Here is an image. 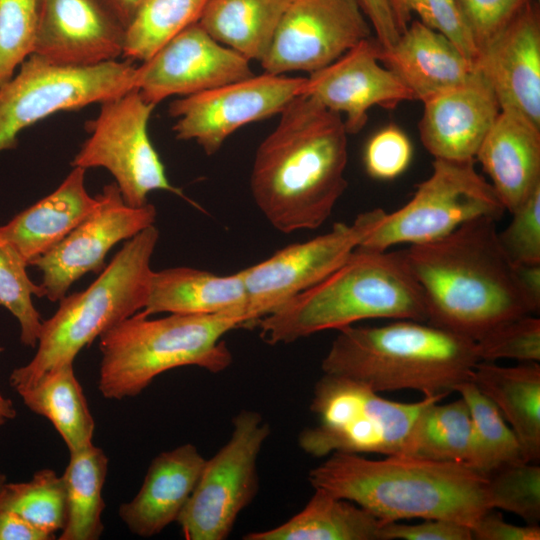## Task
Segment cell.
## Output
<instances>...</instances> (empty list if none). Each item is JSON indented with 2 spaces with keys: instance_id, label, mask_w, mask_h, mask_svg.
<instances>
[{
  "instance_id": "obj_1",
  "label": "cell",
  "mask_w": 540,
  "mask_h": 540,
  "mask_svg": "<svg viewBox=\"0 0 540 540\" xmlns=\"http://www.w3.org/2000/svg\"><path fill=\"white\" fill-rule=\"evenodd\" d=\"M347 158L341 115L303 94L280 113L278 125L256 150L253 199L282 233L316 229L346 190Z\"/></svg>"
},
{
  "instance_id": "obj_2",
  "label": "cell",
  "mask_w": 540,
  "mask_h": 540,
  "mask_svg": "<svg viewBox=\"0 0 540 540\" xmlns=\"http://www.w3.org/2000/svg\"><path fill=\"white\" fill-rule=\"evenodd\" d=\"M497 221L481 217L403 249L427 323L477 341L508 320L538 313L500 244Z\"/></svg>"
},
{
  "instance_id": "obj_3",
  "label": "cell",
  "mask_w": 540,
  "mask_h": 540,
  "mask_svg": "<svg viewBox=\"0 0 540 540\" xmlns=\"http://www.w3.org/2000/svg\"><path fill=\"white\" fill-rule=\"evenodd\" d=\"M308 480L314 489L349 500L382 523L441 519L471 529L491 509L487 476L452 462L335 452L310 470Z\"/></svg>"
},
{
  "instance_id": "obj_4",
  "label": "cell",
  "mask_w": 540,
  "mask_h": 540,
  "mask_svg": "<svg viewBox=\"0 0 540 540\" xmlns=\"http://www.w3.org/2000/svg\"><path fill=\"white\" fill-rule=\"evenodd\" d=\"M420 286L403 250L357 247L325 279L260 318L255 326L268 344H288L367 319L427 322Z\"/></svg>"
},
{
  "instance_id": "obj_5",
  "label": "cell",
  "mask_w": 540,
  "mask_h": 540,
  "mask_svg": "<svg viewBox=\"0 0 540 540\" xmlns=\"http://www.w3.org/2000/svg\"><path fill=\"white\" fill-rule=\"evenodd\" d=\"M337 332L322 360L323 374L362 382L376 392L409 389L447 397L471 379L479 362L475 341L427 322L350 325Z\"/></svg>"
},
{
  "instance_id": "obj_6",
  "label": "cell",
  "mask_w": 540,
  "mask_h": 540,
  "mask_svg": "<svg viewBox=\"0 0 540 540\" xmlns=\"http://www.w3.org/2000/svg\"><path fill=\"white\" fill-rule=\"evenodd\" d=\"M247 327L237 314H169L151 319L138 312L103 333L98 389L110 400L134 397L160 374L196 366L211 373L227 369L232 353L223 336Z\"/></svg>"
},
{
  "instance_id": "obj_7",
  "label": "cell",
  "mask_w": 540,
  "mask_h": 540,
  "mask_svg": "<svg viewBox=\"0 0 540 540\" xmlns=\"http://www.w3.org/2000/svg\"><path fill=\"white\" fill-rule=\"evenodd\" d=\"M158 239L154 225L142 230L128 239L85 290L65 295L59 301L57 311L42 322L33 358L11 372L12 388L30 385L46 372L73 363L97 337L144 309Z\"/></svg>"
},
{
  "instance_id": "obj_8",
  "label": "cell",
  "mask_w": 540,
  "mask_h": 540,
  "mask_svg": "<svg viewBox=\"0 0 540 540\" xmlns=\"http://www.w3.org/2000/svg\"><path fill=\"white\" fill-rule=\"evenodd\" d=\"M444 398L397 402L362 382L323 374L314 386L310 404L316 424L300 432L298 445L315 458L335 452L401 455L421 411Z\"/></svg>"
},
{
  "instance_id": "obj_9",
  "label": "cell",
  "mask_w": 540,
  "mask_h": 540,
  "mask_svg": "<svg viewBox=\"0 0 540 540\" xmlns=\"http://www.w3.org/2000/svg\"><path fill=\"white\" fill-rule=\"evenodd\" d=\"M133 61L66 66L31 54L0 86V153L14 149L26 128L59 111L103 103L135 89Z\"/></svg>"
},
{
  "instance_id": "obj_10",
  "label": "cell",
  "mask_w": 540,
  "mask_h": 540,
  "mask_svg": "<svg viewBox=\"0 0 540 540\" xmlns=\"http://www.w3.org/2000/svg\"><path fill=\"white\" fill-rule=\"evenodd\" d=\"M474 161L434 159L431 175L401 208L385 212L359 247L384 251L398 244L438 240L481 218L499 220L505 207Z\"/></svg>"
},
{
  "instance_id": "obj_11",
  "label": "cell",
  "mask_w": 540,
  "mask_h": 540,
  "mask_svg": "<svg viewBox=\"0 0 540 540\" xmlns=\"http://www.w3.org/2000/svg\"><path fill=\"white\" fill-rule=\"evenodd\" d=\"M263 416L243 409L232 419L228 441L206 459L177 523L187 540H225L259 489L258 458L270 435Z\"/></svg>"
},
{
  "instance_id": "obj_12",
  "label": "cell",
  "mask_w": 540,
  "mask_h": 540,
  "mask_svg": "<svg viewBox=\"0 0 540 540\" xmlns=\"http://www.w3.org/2000/svg\"><path fill=\"white\" fill-rule=\"evenodd\" d=\"M154 107L136 88L101 103L99 114L88 124L90 136L71 164L86 170H108L124 201L133 207L147 204L149 193L156 190L171 192L195 205L170 183L151 143L148 122Z\"/></svg>"
},
{
  "instance_id": "obj_13",
  "label": "cell",
  "mask_w": 540,
  "mask_h": 540,
  "mask_svg": "<svg viewBox=\"0 0 540 540\" xmlns=\"http://www.w3.org/2000/svg\"><path fill=\"white\" fill-rule=\"evenodd\" d=\"M384 214V210L377 208L359 214L351 224L335 223L327 233L287 245L269 258L242 269L249 326H255L260 318L335 271Z\"/></svg>"
},
{
  "instance_id": "obj_14",
  "label": "cell",
  "mask_w": 540,
  "mask_h": 540,
  "mask_svg": "<svg viewBox=\"0 0 540 540\" xmlns=\"http://www.w3.org/2000/svg\"><path fill=\"white\" fill-rule=\"evenodd\" d=\"M306 77L265 73L172 101L168 112L179 140L215 154L237 129L280 114L304 94Z\"/></svg>"
},
{
  "instance_id": "obj_15",
  "label": "cell",
  "mask_w": 540,
  "mask_h": 540,
  "mask_svg": "<svg viewBox=\"0 0 540 540\" xmlns=\"http://www.w3.org/2000/svg\"><path fill=\"white\" fill-rule=\"evenodd\" d=\"M370 37L358 0H291L260 64L275 75L312 73Z\"/></svg>"
},
{
  "instance_id": "obj_16",
  "label": "cell",
  "mask_w": 540,
  "mask_h": 540,
  "mask_svg": "<svg viewBox=\"0 0 540 540\" xmlns=\"http://www.w3.org/2000/svg\"><path fill=\"white\" fill-rule=\"evenodd\" d=\"M95 210L62 241L30 265L42 273L40 287L50 301H60L70 286L88 272L105 267V257L118 242L130 239L154 225V205H128L115 183L97 195Z\"/></svg>"
},
{
  "instance_id": "obj_17",
  "label": "cell",
  "mask_w": 540,
  "mask_h": 540,
  "mask_svg": "<svg viewBox=\"0 0 540 540\" xmlns=\"http://www.w3.org/2000/svg\"><path fill=\"white\" fill-rule=\"evenodd\" d=\"M249 60L214 40L198 22L136 67L135 88L148 103L189 96L253 76Z\"/></svg>"
},
{
  "instance_id": "obj_18",
  "label": "cell",
  "mask_w": 540,
  "mask_h": 540,
  "mask_svg": "<svg viewBox=\"0 0 540 540\" xmlns=\"http://www.w3.org/2000/svg\"><path fill=\"white\" fill-rule=\"evenodd\" d=\"M380 48L375 38H367L306 77L304 94L332 112L345 113L347 134L364 127L373 106L393 109L400 102L415 100L400 78L380 64Z\"/></svg>"
},
{
  "instance_id": "obj_19",
  "label": "cell",
  "mask_w": 540,
  "mask_h": 540,
  "mask_svg": "<svg viewBox=\"0 0 540 540\" xmlns=\"http://www.w3.org/2000/svg\"><path fill=\"white\" fill-rule=\"evenodd\" d=\"M126 26L104 0H39L33 53L66 66L122 56Z\"/></svg>"
},
{
  "instance_id": "obj_20",
  "label": "cell",
  "mask_w": 540,
  "mask_h": 540,
  "mask_svg": "<svg viewBox=\"0 0 540 540\" xmlns=\"http://www.w3.org/2000/svg\"><path fill=\"white\" fill-rule=\"evenodd\" d=\"M474 68L492 87L501 109L540 127V13L535 0L481 49Z\"/></svg>"
},
{
  "instance_id": "obj_21",
  "label": "cell",
  "mask_w": 540,
  "mask_h": 540,
  "mask_svg": "<svg viewBox=\"0 0 540 540\" xmlns=\"http://www.w3.org/2000/svg\"><path fill=\"white\" fill-rule=\"evenodd\" d=\"M422 144L434 159L472 161L501 108L487 80L474 69L462 84L425 101Z\"/></svg>"
},
{
  "instance_id": "obj_22",
  "label": "cell",
  "mask_w": 540,
  "mask_h": 540,
  "mask_svg": "<svg viewBox=\"0 0 540 540\" xmlns=\"http://www.w3.org/2000/svg\"><path fill=\"white\" fill-rule=\"evenodd\" d=\"M206 458L186 443L153 458L137 494L118 510L128 530L149 538L176 522L200 477Z\"/></svg>"
},
{
  "instance_id": "obj_23",
  "label": "cell",
  "mask_w": 540,
  "mask_h": 540,
  "mask_svg": "<svg viewBox=\"0 0 540 540\" xmlns=\"http://www.w3.org/2000/svg\"><path fill=\"white\" fill-rule=\"evenodd\" d=\"M475 159L512 213L540 187V127L515 110L501 109Z\"/></svg>"
},
{
  "instance_id": "obj_24",
  "label": "cell",
  "mask_w": 540,
  "mask_h": 540,
  "mask_svg": "<svg viewBox=\"0 0 540 540\" xmlns=\"http://www.w3.org/2000/svg\"><path fill=\"white\" fill-rule=\"evenodd\" d=\"M379 61L422 102L464 83L475 69L451 40L419 20H412L392 47L380 48Z\"/></svg>"
},
{
  "instance_id": "obj_25",
  "label": "cell",
  "mask_w": 540,
  "mask_h": 540,
  "mask_svg": "<svg viewBox=\"0 0 540 540\" xmlns=\"http://www.w3.org/2000/svg\"><path fill=\"white\" fill-rule=\"evenodd\" d=\"M85 172L74 167L52 193L0 226V235L28 265L62 241L97 207V196L86 190Z\"/></svg>"
},
{
  "instance_id": "obj_26",
  "label": "cell",
  "mask_w": 540,
  "mask_h": 540,
  "mask_svg": "<svg viewBox=\"0 0 540 540\" xmlns=\"http://www.w3.org/2000/svg\"><path fill=\"white\" fill-rule=\"evenodd\" d=\"M248 299L241 270L231 275L173 267L153 271L145 316L169 314H237L248 318Z\"/></svg>"
},
{
  "instance_id": "obj_27",
  "label": "cell",
  "mask_w": 540,
  "mask_h": 540,
  "mask_svg": "<svg viewBox=\"0 0 540 540\" xmlns=\"http://www.w3.org/2000/svg\"><path fill=\"white\" fill-rule=\"evenodd\" d=\"M499 409L516 435L523 459L540 458V365L524 362L504 367L479 361L471 379Z\"/></svg>"
},
{
  "instance_id": "obj_28",
  "label": "cell",
  "mask_w": 540,
  "mask_h": 540,
  "mask_svg": "<svg viewBox=\"0 0 540 540\" xmlns=\"http://www.w3.org/2000/svg\"><path fill=\"white\" fill-rule=\"evenodd\" d=\"M304 508L283 524L244 540H378L382 525L357 504L315 488Z\"/></svg>"
},
{
  "instance_id": "obj_29",
  "label": "cell",
  "mask_w": 540,
  "mask_h": 540,
  "mask_svg": "<svg viewBox=\"0 0 540 540\" xmlns=\"http://www.w3.org/2000/svg\"><path fill=\"white\" fill-rule=\"evenodd\" d=\"M15 391L29 410L51 422L69 453L93 444L95 421L73 363L54 368Z\"/></svg>"
},
{
  "instance_id": "obj_30",
  "label": "cell",
  "mask_w": 540,
  "mask_h": 540,
  "mask_svg": "<svg viewBox=\"0 0 540 540\" xmlns=\"http://www.w3.org/2000/svg\"><path fill=\"white\" fill-rule=\"evenodd\" d=\"M291 0H209L198 23L217 42L261 62Z\"/></svg>"
},
{
  "instance_id": "obj_31",
  "label": "cell",
  "mask_w": 540,
  "mask_h": 540,
  "mask_svg": "<svg viewBox=\"0 0 540 540\" xmlns=\"http://www.w3.org/2000/svg\"><path fill=\"white\" fill-rule=\"evenodd\" d=\"M427 405L406 440L403 456L452 462L477 470V451L471 415L460 397L446 404Z\"/></svg>"
},
{
  "instance_id": "obj_32",
  "label": "cell",
  "mask_w": 540,
  "mask_h": 540,
  "mask_svg": "<svg viewBox=\"0 0 540 540\" xmlns=\"http://www.w3.org/2000/svg\"><path fill=\"white\" fill-rule=\"evenodd\" d=\"M109 459L105 452L91 444L69 453L62 474L66 492V520L60 540H97L104 525L103 487Z\"/></svg>"
},
{
  "instance_id": "obj_33",
  "label": "cell",
  "mask_w": 540,
  "mask_h": 540,
  "mask_svg": "<svg viewBox=\"0 0 540 540\" xmlns=\"http://www.w3.org/2000/svg\"><path fill=\"white\" fill-rule=\"evenodd\" d=\"M209 0H145L126 28L122 57L144 62L198 22Z\"/></svg>"
},
{
  "instance_id": "obj_34",
  "label": "cell",
  "mask_w": 540,
  "mask_h": 540,
  "mask_svg": "<svg viewBox=\"0 0 540 540\" xmlns=\"http://www.w3.org/2000/svg\"><path fill=\"white\" fill-rule=\"evenodd\" d=\"M468 406L476 442L477 470L494 469L525 461L519 441L495 404L469 380L455 388Z\"/></svg>"
},
{
  "instance_id": "obj_35",
  "label": "cell",
  "mask_w": 540,
  "mask_h": 540,
  "mask_svg": "<svg viewBox=\"0 0 540 540\" xmlns=\"http://www.w3.org/2000/svg\"><path fill=\"white\" fill-rule=\"evenodd\" d=\"M0 510H10L45 532L54 535L66 520V492L62 475L52 469L36 471L23 482H7Z\"/></svg>"
},
{
  "instance_id": "obj_36",
  "label": "cell",
  "mask_w": 540,
  "mask_h": 540,
  "mask_svg": "<svg viewBox=\"0 0 540 540\" xmlns=\"http://www.w3.org/2000/svg\"><path fill=\"white\" fill-rule=\"evenodd\" d=\"M27 266L14 246L0 235V305L17 319L22 344L34 348L43 320L32 296L42 297L43 291L29 278Z\"/></svg>"
},
{
  "instance_id": "obj_37",
  "label": "cell",
  "mask_w": 540,
  "mask_h": 540,
  "mask_svg": "<svg viewBox=\"0 0 540 540\" xmlns=\"http://www.w3.org/2000/svg\"><path fill=\"white\" fill-rule=\"evenodd\" d=\"M491 509H501L522 518L528 525L540 521V466L521 461L500 466L487 475Z\"/></svg>"
},
{
  "instance_id": "obj_38",
  "label": "cell",
  "mask_w": 540,
  "mask_h": 540,
  "mask_svg": "<svg viewBox=\"0 0 540 540\" xmlns=\"http://www.w3.org/2000/svg\"><path fill=\"white\" fill-rule=\"evenodd\" d=\"M39 0H0V86L33 53Z\"/></svg>"
},
{
  "instance_id": "obj_39",
  "label": "cell",
  "mask_w": 540,
  "mask_h": 540,
  "mask_svg": "<svg viewBox=\"0 0 540 540\" xmlns=\"http://www.w3.org/2000/svg\"><path fill=\"white\" fill-rule=\"evenodd\" d=\"M401 34L416 13L427 27L451 40L473 62L477 50L461 18L455 0H388Z\"/></svg>"
},
{
  "instance_id": "obj_40",
  "label": "cell",
  "mask_w": 540,
  "mask_h": 540,
  "mask_svg": "<svg viewBox=\"0 0 540 540\" xmlns=\"http://www.w3.org/2000/svg\"><path fill=\"white\" fill-rule=\"evenodd\" d=\"M479 361H540V319L524 315L508 320L475 341Z\"/></svg>"
},
{
  "instance_id": "obj_41",
  "label": "cell",
  "mask_w": 540,
  "mask_h": 540,
  "mask_svg": "<svg viewBox=\"0 0 540 540\" xmlns=\"http://www.w3.org/2000/svg\"><path fill=\"white\" fill-rule=\"evenodd\" d=\"M511 215L507 227L498 232L504 252L515 265L540 264V187Z\"/></svg>"
},
{
  "instance_id": "obj_42",
  "label": "cell",
  "mask_w": 540,
  "mask_h": 540,
  "mask_svg": "<svg viewBox=\"0 0 540 540\" xmlns=\"http://www.w3.org/2000/svg\"><path fill=\"white\" fill-rule=\"evenodd\" d=\"M529 1L455 0L477 54L509 25Z\"/></svg>"
},
{
  "instance_id": "obj_43",
  "label": "cell",
  "mask_w": 540,
  "mask_h": 540,
  "mask_svg": "<svg viewBox=\"0 0 540 540\" xmlns=\"http://www.w3.org/2000/svg\"><path fill=\"white\" fill-rule=\"evenodd\" d=\"M412 158L407 135L394 125L378 131L367 143L364 163L367 173L376 179L389 180L402 174Z\"/></svg>"
},
{
  "instance_id": "obj_44",
  "label": "cell",
  "mask_w": 540,
  "mask_h": 540,
  "mask_svg": "<svg viewBox=\"0 0 540 540\" xmlns=\"http://www.w3.org/2000/svg\"><path fill=\"white\" fill-rule=\"evenodd\" d=\"M468 526L441 519H424L417 524L382 523L378 540H471Z\"/></svg>"
},
{
  "instance_id": "obj_45",
  "label": "cell",
  "mask_w": 540,
  "mask_h": 540,
  "mask_svg": "<svg viewBox=\"0 0 540 540\" xmlns=\"http://www.w3.org/2000/svg\"><path fill=\"white\" fill-rule=\"evenodd\" d=\"M477 540H539L538 525L519 526L506 522L495 509L486 511L471 528Z\"/></svg>"
},
{
  "instance_id": "obj_46",
  "label": "cell",
  "mask_w": 540,
  "mask_h": 540,
  "mask_svg": "<svg viewBox=\"0 0 540 540\" xmlns=\"http://www.w3.org/2000/svg\"><path fill=\"white\" fill-rule=\"evenodd\" d=\"M365 16L376 33L383 49L392 47L400 33L395 24L388 0H358Z\"/></svg>"
},
{
  "instance_id": "obj_47",
  "label": "cell",
  "mask_w": 540,
  "mask_h": 540,
  "mask_svg": "<svg viewBox=\"0 0 540 540\" xmlns=\"http://www.w3.org/2000/svg\"><path fill=\"white\" fill-rule=\"evenodd\" d=\"M51 535L10 510H0V540H51Z\"/></svg>"
},
{
  "instance_id": "obj_48",
  "label": "cell",
  "mask_w": 540,
  "mask_h": 540,
  "mask_svg": "<svg viewBox=\"0 0 540 540\" xmlns=\"http://www.w3.org/2000/svg\"><path fill=\"white\" fill-rule=\"evenodd\" d=\"M515 265V264H514ZM520 284L527 297L539 312L540 308V264L515 265Z\"/></svg>"
},
{
  "instance_id": "obj_49",
  "label": "cell",
  "mask_w": 540,
  "mask_h": 540,
  "mask_svg": "<svg viewBox=\"0 0 540 540\" xmlns=\"http://www.w3.org/2000/svg\"><path fill=\"white\" fill-rule=\"evenodd\" d=\"M116 13L120 20L127 26L133 19L138 8L145 0H104Z\"/></svg>"
},
{
  "instance_id": "obj_50",
  "label": "cell",
  "mask_w": 540,
  "mask_h": 540,
  "mask_svg": "<svg viewBox=\"0 0 540 540\" xmlns=\"http://www.w3.org/2000/svg\"><path fill=\"white\" fill-rule=\"evenodd\" d=\"M2 351V348H0ZM16 417V409L8 397L0 393V427L7 424Z\"/></svg>"
},
{
  "instance_id": "obj_51",
  "label": "cell",
  "mask_w": 540,
  "mask_h": 540,
  "mask_svg": "<svg viewBox=\"0 0 540 540\" xmlns=\"http://www.w3.org/2000/svg\"><path fill=\"white\" fill-rule=\"evenodd\" d=\"M6 483H7L6 476L0 472V497Z\"/></svg>"
},
{
  "instance_id": "obj_52",
  "label": "cell",
  "mask_w": 540,
  "mask_h": 540,
  "mask_svg": "<svg viewBox=\"0 0 540 540\" xmlns=\"http://www.w3.org/2000/svg\"><path fill=\"white\" fill-rule=\"evenodd\" d=\"M538 1V0H537Z\"/></svg>"
}]
</instances>
